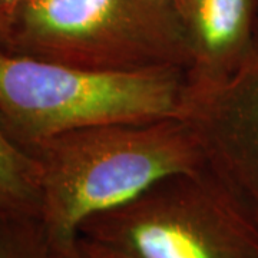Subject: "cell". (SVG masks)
<instances>
[{
  "label": "cell",
  "mask_w": 258,
  "mask_h": 258,
  "mask_svg": "<svg viewBox=\"0 0 258 258\" xmlns=\"http://www.w3.org/2000/svg\"><path fill=\"white\" fill-rule=\"evenodd\" d=\"M29 149L42 169L40 220L59 255L93 215L164 178L204 169L198 139L185 119L91 126Z\"/></svg>",
  "instance_id": "6da1fadb"
},
{
  "label": "cell",
  "mask_w": 258,
  "mask_h": 258,
  "mask_svg": "<svg viewBox=\"0 0 258 258\" xmlns=\"http://www.w3.org/2000/svg\"><path fill=\"white\" fill-rule=\"evenodd\" d=\"M184 68L98 71L0 50V118L25 147L78 129L185 119Z\"/></svg>",
  "instance_id": "7a4b0ae2"
},
{
  "label": "cell",
  "mask_w": 258,
  "mask_h": 258,
  "mask_svg": "<svg viewBox=\"0 0 258 258\" xmlns=\"http://www.w3.org/2000/svg\"><path fill=\"white\" fill-rule=\"evenodd\" d=\"M6 43L98 71L188 68L175 8L162 0H30L13 15Z\"/></svg>",
  "instance_id": "3957f363"
},
{
  "label": "cell",
  "mask_w": 258,
  "mask_h": 258,
  "mask_svg": "<svg viewBox=\"0 0 258 258\" xmlns=\"http://www.w3.org/2000/svg\"><path fill=\"white\" fill-rule=\"evenodd\" d=\"M79 235L131 258H258L257 227L205 168L93 215Z\"/></svg>",
  "instance_id": "277c9868"
},
{
  "label": "cell",
  "mask_w": 258,
  "mask_h": 258,
  "mask_svg": "<svg viewBox=\"0 0 258 258\" xmlns=\"http://www.w3.org/2000/svg\"><path fill=\"white\" fill-rule=\"evenodd\" d=\"M185 120L198 139L204 168L258 230V49L230 79L192 93Z\"/></svg>",
  "instance_id": "5b68a950"
},
{
  "label": "cell",
  "mask_w": 258,
  "mask_h": 258,
  "mask_svg": "<svg viewBox=\"0 0 258 258\" xmlns=\"http://www.w3.org/2000/svg\"><path fill=\"white\" fill-rule=\"evenodd\" d=\"M194 93L237 74L258 49L255 0H176Z\"/></svg>",
  "instance_id": "8992f818"
},
{
  "label": "cell",
  "mask_w": 258,
  "mask_h": 258,
  "mask_svg": "<svg viewBox=\"0 0 258 258\" xmlns=\"http://www.w3.org/2000/svg\"><path fill=\"white\" fill-rule=\"evenodd\" d=\"M42 169L35 154L0 129V214L40 217Z\"/></svg>",
  "instance_id": "52a82bcc"
},
{
  "label": "cell",
  "mask_w": 258,
  "mask_h": 258,
  "mask_svg": "<svg viewBox=\"0 0 258 258\" xmlns=\"http://www.w3.org/2000/svg\"><path fill=\"white\" fill-rule=\"evenodd\" d=\"M0 258H59L40 217L0 214Z\"/></svg>",
  "instance_id": "ba28073f"
},
{
  "label": "cell",
  "mask_w": 258,
  "mask_h": 258,
  "mask_svg": "<svg viewBox=\"0 0 258 258\" xmlns=\"http://www.w3.org/2000/svg\"><path fill=\"white\" fill-rule=\"evenodd\" d=\"M60 258H131L116 249L109 248L96 241L78 235L72 247Z\"/></svg>",
  "instance_id": "9c48e42d"
},
{
  "label": "cell",
  "mask_w": 258,
  "mask_h": 258,
  "mask_svg": "<svg viewBox=\"0 0 258 258\" xmlns=\"http://www.w3.org/2000/svg\"><path fill=\"white\" fill-rule=\"evenodd\" d=\"M28 2L30 0H0V29L3 30L5 37L8 36V29L13 15Z\"/></svg>",
  "instance_id": "30bf717a"
},
{
  "label": "cell",
  "mask_w": 258,
  "mask_h": 258,
  "mask_svg": "<svg viewBox=\"0 0 258 258\" xmlns=\"http://www.w3.org/2000/svg\"><path fill=\"white\" fill-rule=\"evenodd\" d=\"M0 40H2V42H5V33L2 32V29H0Z\"/></svg>",
  "instance_id": "8fae6325"
},
{
  "label": "cell",
  "mask_w": 258,
  "mask_h": 258,
  "mask_svg": "<svg viewBox=\"0 0 258 258\" xmlns=\"http://www.w3.org/2000/svg\"><path fill=\"white\" fill-rule=\"evenodd\" d=\"M162 2H166V3H171V5H174L176 0H162Z\"/></svg>",
  "instance_id": "7c38bea8"
},
{
  "label": "cell",
  "mask_w": 258,
  "mask_h": 258,
  "mask_svg": "<svg viewBox=\"0 0 258 258\" xmlns=\"http://www.w3.org/2000/svg\"><path fill=\"white\" fill-rule=\"evenodd\" d=\"M255 3H257V10H258V0H255Z\"/></svg>",
  "instance_id": "4fadbf2b"
},
{
  "label": "cell",
  "mask_w": 258,
  "mask_h": 258,
  "mask_svg": "<svg viewBox=\"0 0 258 258\" xmlns=\"http://www.w3.org/2000/svg\"><path fill=\"white\" fill-rule=\"evenodd\" d=\"M59 258H60V255H59Z\"/></svg>",
  "instance_id": "5bb4252c"
}]
</instances>
